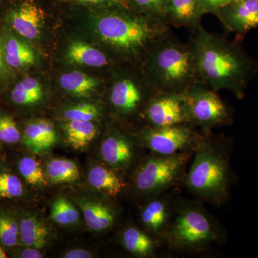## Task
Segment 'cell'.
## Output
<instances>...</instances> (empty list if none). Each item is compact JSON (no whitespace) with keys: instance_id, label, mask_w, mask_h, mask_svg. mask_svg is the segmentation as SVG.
I'll list each match as a JSON object with an SVG mask.
<instances>
[{"instance_id":"cell-12","label":"cell","mask_w":258,"mask_h":258,"mask_svg":"<svg viewBox=\"0 0 258 258\" xmlns=\"http://www.w3.org/2000/svg\"><path fill=\"white\" fill-rule=\"evenodd\" d=\"M174 192V190L168 191L149 199L141 210V222L144 228L159 242L172 216L176 199Z\"/></svg>"},{"instance_id":"cell-33","label":"cell","mask_w":258,"mask_h":258,"mask_svg":"<svg viewBox=\"0 0 258 258\" xmlns=\"http://www.w3.org/2000/svg\"><path fill=\"white\" fill-rule=\"evenodd\" d=\"M21 134L14 120L6 115H0V141L7 144L20 142Z\"/></svg>"},{"instance_id":"cell-4","label":"cell","mask_w":258,"mask_h":258,"mask_svg":"<svg viewBox=\"0 0 258 258\" xmlns=\"http://www.w3.org/2000/svg\"><path fill=\"white\" fill-rule=\"evenodd\" d=\"M225 238L223 227L200 201L174 200L170 222L160 242L177 252L196 253Z\"/></svg>"},{"instance_id":"cell-30","label":"cell","mask_w":258,"mask_h":258,"mask_svg":"<svg viewBox=\"0 0 258 258\" xmlns=\"http://www.w3.org/2000/svg\"><path fill=\"white\" fill-rule=\"evenodd\" d=\"M20 229L16 220L9 215H0V242L6 247H13L18 242Z\"/></svg>"},{"instance_id":"cell-19","label":"cell","mask_w":258,"mask_h":258,"mask_svg":"<svg viewBox=\"0 0 258 258\" xmlns=\"http://www.w3.org/2000/svg\"><path fill=\"white\" fill-rule=\"evenodd\" d=\"M88 182L92 187L111 198H116L124 189L123 179L109 166L96 165L88 172Z\"/></svg>"},{"instance_id":"cell-9","label":"cell","mask_w":258,"mask_h":258,"mask_svg":"<svg viewBox=\"0 0 258 258\" xmlns=\"http://www.w3.org/2000/svg\"><path fill=\"white\" fill-rule=\"evenodd\" d=\"M144 117L152 128L189 123L183 94L157 93L148 103Z\"/></svg>"},{"instance_id":"cell-3","label":"cell","mask_w":258,"mask_h":258,"mask_svg":"<svg viewBox=\"0 0 258 258\" xmlns=\"http://www.w3.org/2000/svg\"><path fill=\"white\" fill-rule=\"evenodd\" d=\"M145 59L146 79L157 93L184 94L200 83L189 42L183 43L173 34L154 44Z\"/></svg>"},{"instance_id":"cell-16","label":"cell","mask_w":258,"mask_h":258,"mask_svg":"<svg viewBox=\"0 0 258 258\" xmlns=\"http://www.w3.org/2000/svg\"><path fill=\"white\" fill-rule=\"evenodd\" d=\"M57 142L55 127L49 120H34L25 126L23 142L25 147L34 154L47 152Z\"/></svg>"},{"instance_id":"cell-24","label":"cell","mask_w":258,"mask_h":258,"mask_svg":"<svg viewBox=\"0 0 258 258\" xmlns=\"http://www.w3.org/2000/svg\"><path fill=\"white\" fill-rule=\"evenodd\" d=\"M61 87L70 94L77 96H86L94 91L98 83L87 74L79 71L67 73L61 76Z\"/></svg>"},{"instance_id":"cell-38","label":"cell","mask_w":258,"mask_h":258,"mask_svg":"<svg viewBox=\"0 0 258 258\" xmlns=\"http://www.w3.org/2000/svg\"><path fill=\"white\" fill-rule=\"evenodd\" d=\"M4 70V57H3V48H2L1 40H0V75Z\"/></svg>"},{"instance_id":"cell-31","label":"cell","mask_w":258,"mask_h":258,"mask_svg":"<svg viewBox=\"0 0 258 258\" xmlns=\"http://www.w3.org/2000/svg\"><path fill=\"white\" fill-rule=\"evenodd\" d=\"M23 195V184L18 176L10 173L0 174V198H17Z\"/></svg>"},{"instance_id":"cell-39","label":"cell","mask_w":258,"mask_h":258,"mask_svg":"<svg viewBox=\"0 0 258 258\" xmlns=\"http://www.w3.org/2000/svg\"><path fill=\"white\" fill-rule=\"evenodd\" d=\"M7 257L6 254L5 253L4 251H3V248L0 247V258H5Z\"/></svg>"},{"instance_id":"cell-36","label":"cell","mask_w":258,"mask_h":258,"mask_svg":"<svg viewBox=\"0 0 258 258\" xmlns=\"http://www.w3.org/2000/svg\"><path fill=\"white\" fill-rule=\"evenodd\" d=\"M20 257L23 258H42V254L39 249L27 247L20 252Z\"/></svg>"},{"instance_id":"cell-10","label":"cell","mask_w":258,"mask_h":258,"mask_svg":"<svg viewBox=\"0 0 258 258\" xmlns=\"http://www.w3.org/2000/svg\"><path fill=\"white\" fill-rule=\"evenodd\" d=\"M228 31L239 35L258 28V0H234L215 14Z\"/></svg>"},{"instance_id":"cell-8","label":"cell","mask_w":258,"mask_h":258,"mask_svg":"<svg viewBox=\"0 0 258 258\" xmlns=\"http://www.w3.org/2000/svg\"><path fill=\"white\" fill-rule=\"evenodd\" d=\"M203 138L195 125L190 123L162 128L146 126L141 131L139 141L142 147L152 154L172 155L183 152H194Z\"/></svg>"},{"instance_id":"cell-1","label":"cell","mask_w":258,"mask_h":258,"mask_svg":"<svg viewBox=\"0 0 258 258\" xmlns=\"http://www.w3.org/2000/svg\"><path fill=\"white\" fill-rule=\"evenodd\" d=\"M191 31L189 44L200 83L217 93L228 90L242 99L249 81L258 72V61L240 44L208 32L201 23Z\"/></svg>"},{"instance_id":"cell-13","label":"cell","mask_w":258,"mask_h":258,"mask_svg":"<svg viewBox=\"0 0 258 258\" xmlns=\"http://www.w3.org/2000/svg\"><path fill=\"white\" fill-rule=\"evenodd\" d=\"M133 141L118 131H113L107 136L101 146L103 160L114 170L128 168L135 157Z\"/></svg>"},{"instance_id":"cell-11","label":"cell","mask_w":258,"mask_h":258,"mask_svg":"<svg viewBox=\"0 0 258 258\" xmlns=\"http://www.w3.org/2000/svg\"><path fill=\"white\" fill-rule=\"evenodd\" d=\"M157 93H146L142 86L131 77L115 81L111 88L110 101L117 113L123 116L134 114L142 106L147 107Z\"/></svg>"},{"instance_id":"cell-15","label":"cell","mask_w":258,"mask_h":258,"mask_svg":"<svg viewBox=\"0 0 258 258\" xmlns=\"http://www.w3.org/2000/svg\"><path fill=\"white\" fill-rule=\"evenodd\" d=\"M205 15L201 0H167L166 18L171 26L192 30Z\"/></svg>"},{"instance_id":"cell-32","label":"cell","mask_w":258,"mask_h":258,"mask_svg":"<svg viewBox=\"0 0 258 258\" xmlns=\"http://www.w3.org/2000/svg\"><path fill=\"white\" fill-rule=\"evenodd\" d=\"M100 115L98 107L91 103H81L64 111V116L68 120H77L93 121Z\"/></svg>"},{"instance_id":"cell-17","label":"cell","mask_w":258,"mask_h":258,"mask_svg":"<svg viewBox=\"0 0 258 258\" xmlns=\"http://www.w3.org/2000/svg\"><path fill=\"white\" fill-rule=\"evenodd\" d=\"M79 203L86 225L94 232L111 228L116 220V212L109 204L101 200L83 199Z\"/></svg>"},{"instance_id":"cell-23","label":"cell","mask_w":258,"mask_h":258,"mask_svg":"<svg viewBox=\"0 0 258 258\" xmlns=\"http://www.w3.org/2000/svg\"><path fill=\"white\" fill-rule=\"evenodd\" d=\"M5 60L11 67L20 69L35 63V52L25 42L10 37L5 45Z\"/></svg>"},{"instance_id":"cell-25","label":"cell","mask_w":258,"mask_h":258,"mask_svg":"<svg viewBox=\"0 0 258 258\" xmlns=\"http://www.w3.org/2000/svg\"><path fill=\"white\" fill-rule=\"evenodd\" d=\"M43 91L40 83L32 77L24 79L12 91V99L18 105H32L41 101Z\"/></svg>"},{"instance_id":"cell-14","label":"cell","mask_w":258,"mask_h":258,"mask_svg":"<svg viewBox=\"0 0 258 258\" xmlns=\"http://www.w3.org/2000/svg\"><path fill=\"white\" fill-rule=\"evenodd\" d=\"M10 23L19 35L34 40L41 33L45 14L41 8L33 3L25 2L13 10L10 15Z\"/></svg>"},{"instance_id":"cell-21","label":"cell","mask_w":258,"mask_h":258,"mask_svg":"<svg viewBox=\"0 0 258 258\" xmlns=\"http://www.w3.org/2000/svg\"><path fill=\"white\" fill-rule=\"evenodd\" d=\"M67 56L71 62L90 67L101 68L108 63V57L103 52L83 42H73Z\"/></svg>"},{"instance_id":"cell-18","label":"cell","mask_w":258,"mask_h":258,"mask_svg":"<svg viewBox=\"0 0 258 258\" xmlns=\"http://www.w3.org/2000/svg\"><path fill=\"white\" fill-rule=\"evenodd\" d=\"M121 243L128 252L139 257H150L157 252L159 241L135 226L125 227L120 237Z\"/></svg>"},{"instance_id":"cell-22","label":"cell","mask_w":258,"mask_h":258,"mask_svg":"<svg viewBox=\"0 0 258 258\" xmlns=\"http://www.w3.org/2000/svg\"><path fill=\"white\" fill-rule=\"evenodd\" d=\"M68 142L75 149H84L96 137L97 127L92 121L69 120L64 127Z\"/></svg>"},{"instance_id":"cell-6","label":"cell","mask_w":258,"mask_h":258,"mask_svg":"<svg viewBox=\"0 0 258 258\" xmlns=\"http://www.w3.org/2000/svg\"><path fill=\"white\" fill-rule=\"evenodd\" d=\"M194 152L172 155L152 154L141 162L134 179L136 193L149 199L182 184L188 161Z\"/></svg>"},{"instance_id":"cell-37","label":"cell","mask_w":258,"mask_h":258,"mask_svg":"<svg viewBox=\"0 0 258 258\" xmlns=\"http://www.w3.org/2000/svg\"><path fill=\"white\" fill-rule=\"evenodd\" d=\"M79 1L84 2V3H108L112 5H125L123 0H79ZM127 6V5H126Z\"/></svg>"},{"instance_id":"cell-28","label":"cell","mask_w":258,"mask_h":258,"mask_svg":"<svg viewBox=\"0 0 258 258\" xmlns=\"http://www.w3.org/2000/svg\"><path fill=\"white\" fill-rule=\"evenodd\" d=\"M18 169L28 184L44 187L47 186V181L40 162L31 157H25L19 161Z\"/></svg>"},{"instance_id":"cell-5","label":"cell","mask_w":258,"mask_h":258,"mask_svg":"<svg viewBox=\"0 0 258 258\" xmlns=\"http://www.w3.org/2000/svg\"><path fill=\"white\" fill-rule=\"evenodd\" d=\"M128 7L102 17L98 22V32L107 45L118 52L147 55L158 41L172 34L171 25L164 19L147 15H132Z\"/></svg>"},{"instance_id":"cell-29","label":"cell","mask_w":258,"mask_h":258,"mask_svg":"<svg viewBox=\"0 0 258 258\" xmlns=\"http://www.w3.org/2000/svg\"><path fill=\"white\" fill-rule=\"evenodd\" d=\"M127 6L134 5L141 14L166 20L167 0H124Z\"/></svg>"},{"instance_id":"cell-26","label":"cell","mask_w":258,"mask_h":258,"mask_svg":"<svg viewBox=\"0 0 258 258\" xmlns=\"http://www.w3.org/2000/svg\"><path fill=\"white\" fill-rule=\"evenodd\" d=\"M47 174L51 182L55 184L73 182L80 176L76 163L64 159H54L49 161Z\"/></svg>"},{"instance_id":"cell-34","label":"cell","mask_w":258,"mask_h":258,"mask_svg":"<svg viewBox=\"0 0 258 258\" xmlns=\"http://www.w3.org/2000/svg\"><path fill=\"white\" fill-rule=\"evenodd\" d=\"M201 1L205 14L215 15L217 10L234 0H201Z\"/></svg>"},{"instance_id":"cell-27","label":"cell","mask_w":258,"mask_h":258,"mask_svg":"<svg viewBox=\"0 0 258 258\" xmlns=\"http://www.w3.org/2000/svg\"><path fill=\"white\" fill-rule=\"evenodd\" d=\"M51 218L55 223L62 226L75 225L80 219L79 210L68 199H56L51 207Z\"/></svg>"},{"instance_id":"cell-7","label":"cell","mask_w":258,"mask_h":258,"mask_svg":"<svg viewBox=\"0 0 258 258\" xmlns=\"http://www.w3.org/2000/svg\"><path fill=\"white\" fill-rule=\"evenodd\" d=\"M189 123L201 129L205 135L212 129L232 123V112L217 92L198 83L183 94Z\"/></svg>"},{"instance_id":"cell-2","label":"cell","mask_w":258,"mask_h":258,"mask_svg":"<svg viewBox=\"0 0 258 258\" xmlns=\"http://www.w3.org/2000/svg\"><path fill=\"white\" fill-rule=\"evenodd\" d=\"M232 149L230 139L203 134L181 185L202 201L215 206L225 205L235 181L230 164Z\"/></svg>"},{"instance_id":"cell-20","label":"cell","mask_w":258,"mask_h":258,"mask_svg":"<svg viewBox=\"0 0 258 258\" xmlns=\"http://www.w3.org/2000/svg\"><path fill=\"white\" fill-rule=\"evenodd\" d=\"M20 237L26 247L42 249L48 240L46 226L33 216L25 217L19 224Z\"/></svg>"},{"instance_id":"cell-35","label":"cell","mask_w":258,"mask_h":258,"mask_svg":"<svg viewBox=\"0 0 258 258\" xmlns=\"http://www.w3.org/2000/svg\"><path fill=\"white\" fill-rule=\"evenodd\" d=\"M92 253L85 249H73L68 251L64 254L63 257L66 258H90L92 257Z\"/></svg>"}]
</instances>
